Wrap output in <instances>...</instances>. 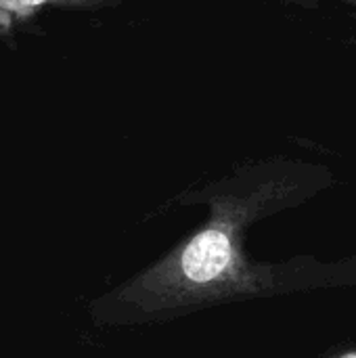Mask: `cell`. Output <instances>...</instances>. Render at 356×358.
Masks as SVG:
<instances>
[{
  "mask_svg": "<svg viewBox=\"0 0 356 358\" xmlns=\"http://www.w3.org/2000/svg\"><path fill=\"white\" fill-rule=\"evenodd\" d=\"M233 262V248L229 235L210 227L195 235L180 254V273L191 285H208L218 281Z\"/></svg>",
  "mask_w": 356,
  "mask_h": 358,
  "instance_id": "obj_1",
  "label": "cell"
},
{
  "mask_svg": "<svg viewBox=\"0 0 356 358\" xmlns=\"http://www.w3.org/2000/svg\"><path fill=\"white\" fill-rule=\"evenodd\" d=\"M15 4H19V6H27V8H31V6H38V4H42V2H46V0H13Z\"/></svg>",
  "mask_w": 356,
  "mask_h": 358,
  "instance_id": "obj_2",
  "label": "cell"
},
{
  "mask_svg": "<svg viewBox=\"0 0 356 358\" xmlns=\"http://www.w3.org/2000/svg\"><path fill=\"white\" fill-rule=\"evenodd\" d=\"M344 358H356V355H348V357H344Z\"/></svg>",
  "mask_w": 356,
  "mask_h": 358,
  "instance_id": "obj_3",
  "label": "cell"
},
{
  "mask_svg": "<svg viewBox=\"0 0 356 358\" xmlns=\"http://www.w3.org/2000/svg\"><path fill=\"white\" fill-rule=\"evenodd\" d=\"M346 2H350V4H356V0H346Z\"/></svg>",
  "mask_w": 356,
  "mask_h": 358,
  "instance_id": "obj_4",
  "label": "cell"
}]
</instances>
